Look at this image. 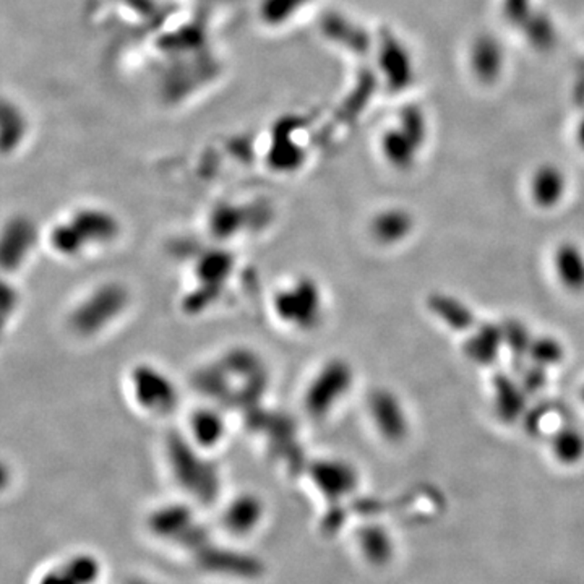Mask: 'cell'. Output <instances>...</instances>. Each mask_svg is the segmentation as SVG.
Listing matches in <instances>:
<instances>
[{"mask_svg": "<svg viewBox=\"0 0 584 584\" xmlns=\"http://www.w3.org/2000/svg\"><path fill=\"white\" fill-rule=\"evenodd\" d=\"M501 342V334L497 328L482 330L478 336H474L468 342L470 354L478 357L480 361H486L487 357L495 356L499 352V346Z\"/></svg>", "mask_w": 584, "mask_h": 584, "instance_id": "obj_10", "label": "cell"}, {"mask_svg": "<svg viewBox=\"0 0 584 584\" xmlns=\"http://www.w3.org/2000/svg\"><path fill=\"white\" fill-rule=\"evenodd\" d=\"M575 135H577L578 146L584 152V115L583 119L578 122L577 134H575Z\"/></svg>", "mask_w": 584, "mask_h": 584, "instance_id": "obj_11", "label": "cell"}, {"mask_svg": "<svg viewBox=\"0 0 584 584\" xmlns=\"http://www.w3.org/2000/svg\"><path fill=\"white\" fill-rule=\"evenodd\" d=\"M569 177L555 164L536 167L528 183L532 205L544 212L557 210L569 195Z\"/></svg>", "mask_w": 584, "mask_h": 584, "instance_id": "obj_7", "label": "cell"}, {"mask_svg": "<svg viewBox=\"0 0 584 584\" xmlns=\"http://www.w3.org/2000/svg\"><path fill=\"white\" fill-rule=\"evenodd\" d=\"M367 229L377 245L395 247L406 243L416 231V220L408 208L390 206L373 213Z\"/></svg>", "mask_w": 584, "mask_h": 584, "instance_id": "obj_6", "label": "cell"}, {"mask_svg": "<svg viewBox=\"0 0 584 584\" xmlns=\"http://www.w3.org/2000/svg\"><path fill=\"white\" fill-rule=\"evenodd\" d=\"M550 268L557 284L573 296L584 294V247L575 241H561L550 253Z\"/></svg>", "mask_w": 584, "mask_h": 584, "instance_id": "obj_5", "label": "cell"}, {"mask_svg": "<svg viewBox=\"0 0 584 584\" xmlns=\"http://www.w3.org/2000/svg\"><path fill=\"white\" fill-rule=\"evenodd\" d=\"M127 390L132 406L146 418H169L183 400L174 377L153 362H140L130 369Z\"/></svg>", "mask_w": 584, "mask_h": 584, "instance_id": "obj_3", "label": "cell"}, {"mask_svg": "<svg viewBox=\"0 0 584 584\" xmlns=\"http://www.w3.org/2000/svg\"><path fill=\"white\" fill-rule=\"evenodd\" d=\"M189 439L200 448L218 447L226 439L228 425L223 412L214 408H200L189 418Z\"/></svg>", "mask_w": 584, "mask_h": 584, "instance_id": "obj_8", "label": "cell"}, {"mask_svg": "<svg viewBox=\"0 0 584 584\" xmlns=\"http://www.w3.org/2000/svg\"><path fill=\"white\" fill-rule=\"evenodd\" d=\"M270 311L278 327L296 336H311L325 327L330 301L313 274L289 276L274 288Z\"/></svg>", "mask_w": 584, "mask_h": 584, "instance_id": "obj_1", "label": "cell"}, {"mask_svg": "<svg viewBox=\"0 0 584 584\" xmlns=\"http://www.w3.org/2000/svg\"><path fill=\"white\" fill-rule=\"evenodd\" d=\"M581 400H583V404H584V387H583V390H581Z\"/></svg>", "mask_w": 584, "mask_h": 584, "instance_id": "obj_12", "label": "cell"}, {"mask_svg": "<svg viewBox=\"0 0 584 584\" xmlns=\"http://www.w3.org/2000/svg\"><path fill=\"white\" fill-rule=\"evenodd\" d=\"M357 383L354 365L344 357H330L305 381L301 404L305 416L325 422L334 418L350 400Z\"/></svg>", "mask_w": 584, "mask_h": 584, "instance_id": "obj_2", "label": "cell"}, {"mask_svg": "<svg viewBox=\"0 0 584 584\" xmlns=\"http://www.w3.org/2000/svg\"><path fill=\"white\" fill-rule=\"evenodd\" d=\"M365 411L373 429L388 440H401L410 432V411L395 390L373 388Z\"/></svg>", "mask_w": 584, "mask_h": 584, "instance_id": "obj_4", "label": "cell"}, {"mask_svg": "<svg viewBox=\"0 0 584 584\" xmlns=\"http://www.w3.org/2000/svg\"><path fill=\"white\" fill-rule=\"evenodd\" d=\"M472 64L478 75L484 80H492L501 69L500 47L492 39L482 38L472 51Z\"/></svg>", "mask_w": 584, "mask_h": 584, "instance_id": "obj_9", "label": "cell"}]
</instances>
